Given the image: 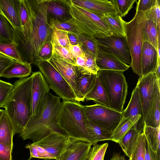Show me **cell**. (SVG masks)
<instances>
[{"mask_svg": "<svg viewBox=\"0 0 160 160\" xmlns=\"http://www.w3.org/2000/svg\"><path fill=\"white\" fill-rule=\"evenodd\" d=\"M4 110L0 109V118L2 115Z\"/></svg>", "mask_w": 160, "mask_h": 160, "instance_id": "53", "label": "cell"}, {"mask_svg": "<svg viewBox=\"0 0 160 160\" xmlns=\"http://www.w3.org/2000/svg\"><path fill=\"white\" fill-rule=\"evenodd\" d=\"M145 137L142 132L139 135L136 147L129 160H145Z\"/></svg>", "mask_w": 160, "mask_h": 160, "instance_id": "39", "label": "cell"}, {"mask_svg": "<svg viewBox=\"0 0 160 160\" xmlns=\"http://www.w3.org/2000/svg\"><path fill=\"white\" fill-rule=\"evenodd\" d=\"M52 53H55L67 62L76 66L75 59L68 49L59 45H54L52 46Z\"/></svg>", "mask_w": 160, "mask_h": 160, "instance_id": "41", "label": "cell"}, {"mask_svg": "<svg viewBox=\"0 0 160 160\" xmlns=\"http://www.w3.org/2000/svg\"><path fill=\"white\" fill-rule=\"evenodd\" d=\"M156 0H139L137 2L136 12L146 11L155 5Z\"/></svg>", "mask_w": 160, "mask_h": 160, "instance_id": "45", "label": "cell"}, {"mask_svg": "<svg viewBox=\"0 0 160 160\" xmlns=\"http://www.w3.org/2000/svg\"><path fill=\"white\" fill-rule=\"evenodd\" d=\"M68 50L75 58L78 56H85V54L79 44L75 45H70Z\"/></svg>", "mask_w": 160, "mask_h": 160, "instance_id": "49", "label": "cell"}, {"mask_svg": "<svg viewBox=\"0 0 160 160\" xmlns=\"http://www.w3.org/2000/svg\"><path fill=\"white\" fill-rule=\"evenodd\" d=\"M32 75L15 81L5 100L4 108L13 126L14 135L20 134L31 115Z\"/></svg>", "mask_w": 160, "mask_h": 160, "instance_id": "2", "label": "cell"}, {"mask_svg": "<svg viewBox=\"0 0 160 160\" xmlns=\"http://www.w3.org/2000/svg\"><path fill=\"white\" fill-rule=\"evenodd\" d=\"M148 10L144 11L142 30L145 42L152 45L157 50L158 42L160 39V28L157 24L149 18Z\"/></svg>", "mask_w": 160, "mask_h": 160, "instance_id": "21", "label": "cell"}, {"mask_svg": "<svg viewBox=\"0 0 160 160\" xmlns=\"http://www.w3.org/2000/svg\"><path fill=\"white\" fill-rule=\"evenodd\" d=\"M92 144L70 137L66 146L55 160H87Z\"/></svg>", "mask_w": 160, "mask_h": 160, "instance_id": "15", "label": "cell"}, {"mask_svg": "<svg viewBox=\"0 0 160 160\" xmlns=\"http://www.w3.org/2000/svg\"><path fill=\"white\" fill-rule=\"evenodd\" d=\"M12 84L0 79V108L4 107V104Z\"/></svg>", "mask_w": 160, "mask_h": 160, "instance_id": "43", "label": "cell"}, {"mask_svg": "<svg viewBox=\"0 0 160 160\" xmlns=\"http://www.w3.org/2000/svg\"><path fill=\"white\" fill-rule=\"evenodd\" d=\"M70 137L58 131L53 130L48 135L35 142L39 158L55 160L65 148Z\"/></svg>", "mask_w": 160, "mask_h": 160, "instance_id": "10", "label": "cell"}, {"mask_svg": "<svg viewBox=\"0 0 160 160\" xmlns=\"http://www.w3.org/2000/svg\"><path fill=\"white\" fill-rule=\"evenodd\" d=\"M110 160H127L124 156L118 153H114Z\"/></svg>", "mask_w": 160, "mask_h": 160, "instance_id": "51", "label": "cell"}, {"mask_svg": "<svg viewBox=\"0 0 160 160\" xmlns=\"http://www.w3.org/2000/svg\"><path fill=\"white\" fill-rule=\"evenodd\" d=\"M32 72L31 63L28 62H21L14 60L2 72L1 77L8 79L17 78H26Z\"/></svg>", "mask_w": 160, "mask_h": 160, "instance_id": "23", "label": "cell"}, {"mask_svg": "<svg viewBox=\"0 0 160 160\" xmlns=\"http://www.w3.org/2000/svg\"><path fill=\"white\" fill-rule=\"evenodd\" d=\"M69 0H49L47 11L48 22L54 20L65 22L72 18Z\"/></svg>", "mask_w": 160, "mask_h": 160, "instance_id": "18", "label": "cell"}, {"mask_svg": "<svg viewBox=\"0 0 160 160\" xmlns=\"http://www.w3.org/2000/svg\"><path fill=\"white\" fill-rule=\"evenodd\" d=\"M157 83L154 73H151L139 77L136 85L142 105L144 122L154 96Z\"/></svg>", "mask_w": 160, "mask_h": 160, "instance_id": "14", "label": "cell"}, {"mask_svg": "<svg viewBox=\"0 0 160 160\" xmlns=\"http://www.w3.org/2000/svg\"><path fill=\"white\" fill-rule=\"evenodd\" d=\"M31 88V116L28 122L34 121L41 112L50 88L39 71L32 73Z\"/></svg>", "mask_w": 160, "mask_h": 160, "instance_id": "11", "label": "cell"}, {"mask_svg": "<svg viewBox=\"0 0 160 160\" xmlns=\"http://www.w3.org/2000/svg\"><path fill=\"white\" fill-rule=\"evenodd\" d=\"M160 151L155 152L152 150L145 137V160H160Z\"/></svg>", "mask_w": 160, "mask_h": 160, "instance_id": "46", "label": "cell"}, {"mask_svg": "<svg viewBox=\"0 0 160 160\" xmlns=\"http://www.w3.org/2000/svg\"><path fill=\"white\" fill-rule=\"evenodd\" d=\"M97 74H83L79 72L77 79L79 92L83 102L86 95L90 91L95 82Z\"/></svg>", "mask_w": 160, "mask_h": 160, "instance_id": "30", "label": "cell"}, {"mask_svg": "<svg viewBox=\"0 0 160 160\" xmlns=\"http://www.w3.org/2000/svg\"><path fill=\"white\" fill-rule=\"evenodd\" d=\"M86 58V71L87 74H97L99 68L96 61V57L87 52H84Z\"/></svg>", "mask_w": 160, "mask_h": 160, "instance_id": "42", "label": "cell"}, {"mask_svg": "<svg viewBox=\"0 0 160 160\" xmlns=\"http://www.w3.org/2000/svg\"><path fill=\"white\" fill-rule=\"evenodd\" d=\"M160 62L158 64V65L156 70L154 73L156 76L157 80L158 82H160Z\"/></svg>", "mask_w": 160, "mask_h": 160, "instance_id": "52", "label": "cell"}, {"mask_svg": "<svg viewBox=\"0 0 160 160\" xmlns=\"http://www.w3.org/2000/svg\"><path fill=\"white\" fill-rule=\"evenodd\" d=\"M14 60L0 53V78L3 71L11 64Z\"/></svg>", "mask_w": 160, "mask_h": 160, "instance_id": "48", "label": "cell"}, {"mask_svg": "<svg viewBox=\"0 0 160 160\" xmlns=\"http://www.w3.org/2000/svg\"><path fill=\"white\" fill-rule=\"evenodd\" d=\"M52 46L51 42L47 43L41 49L36 62L48 60L52 56Z\"/></svg>", "mask_w": 160, "mask_h": 160, "instance_id": "44", "label": "cell"}, {"mask_svg": "<svg viewBox=\"0 0 160 160\" xmlns=\"http://www.w3.org/2000/svg\"><path fill=\"white\" fill-rule=\"evenodd\" d=\"M61 98L49 92L40 113L34 121L28 122L20 136L23 140L31 139L35 142L53 130L58 131L56 118L62 104Z\"/></svg>", "mask_w": 160, "mask_h": 160, "instance_id": "4", "label": "cell"}, {"mask_svg": "<svg viewBox=\"0 0 160 160\" xmlns=\"http://www.w3.org/2000/svg\"><path fill=\"white\" fill-rule=\"evenodd\" d=\"M0 53L17 61L21 62H26L22 57L14 43H0Z\"/></svg>", "mask_w": 160, "mask_h": 160, "instance_id": "35", "label": "cell"}, {"mask_svg": "<svg viewBox=\"0 0 160 160\" xmlns=\"http://www.w3.org/2000/svg\"><path fill=\"white\" fill-rule=\"evenodd\" d=\"M88 121L112 132L122 118V112L100 104L85 106Z\"/></svg>", "mask_w": 160, "mask_h": 160, "instance_id": "9", "label": "cell"}, {"mask_svg": "<svg viewBox=\"0 0 160 160\" xmlns=\"http://www.w3.org/2000/svg\"><path fill=\"white\" fill-rule=\"evenodd\" d=\"M160 83L157 81L154 96L144 121L145 125L153 128L160 126Z\"/></svg>", "mask_w": 160, "mask_h": 160, "instance_id": "22", "label": "cell"}, {"mask_svg": "<svg viewBox=\"0 0 160 160\" xmlns=\"http://www.w3.org/2000/svg\"><path fill=\"white\" fill-rule=\"evenodd\" d=\"M68 35L69 42L71 45H75L78 44L77 36L69 32H68Z\"/></svg>", "mask_w": 160, "mask_h": 160, "instance_id": "50", "label": "cell"}, {"mask_svg": "<svg viewBox=\"0 0 160 160\" xmlns=\"http://www.w3.org/2000/svg\"><path fill=\"white\" fill-rule=\"evenodd\" d=\"M62 76L72 88L76 97V101L83 102L77 84L79 73L77 66L69 63L54 53L48 60Z\"/></svg>", "mask_w": 160, "mask_h": 160, "instance_id": "13", "label": "cell"}, {"mask_svg": "<svg viewBox=\"0 0 160 160\" xmlns=\"http://www.w3.org/2000/svg\"><path fill=\"white\" fill-rule=\"evenodd\" d=\"M122 113L123 118L140 114L143 119L142 107L138 88L137 86L132 91L128 105L126 108L122 112Z\"/></svg>", "mask_w": 160, "mask_h": 160, "instance_id": "29", "label": "cell"}, {"mask_svg": "<svg viewBox=\"0 0 160 160\" xmlns=\"http://www.w3.org/2000/svg\"><path fill=\"white\" fill-rule=\"evenodd\" d=\"M85 99L87 101L92 100L97 104L110 108L106 92L97 76L95 84Z\"/></svg>", "mask_w": 160, "mask_h": 160, "instance_id": "28", "label": "cell"}, {"mask_svg": "<svg viewBox=\"0 0 160 160\" xmlns=\"http://www.w3.org/2000/svg\"><path fill=\"white\" fill-rule=\"evenodd\" d=\"M85 127L88 134L97 142L108 140L112 133L88 121L86 123Z\"/></svg>", "mask_w": 160, "mask_h": 160, "instance_id": "32", "label": "cell"}, {"mask_svg": "<svg viewBox=\"0 0 160 160\" xmlns=\"http://www.w3.org/2000/svg\"><path fill=\"white\" fill-rule=\"evenodd\" d=\"M160 62L157 50L150 43H143L141 54V67L142 76L154 73Z\"/></svg>", "mask_w": 160, "mask_h": 160, "instance_id": "19", "label": "cell"}, {"mask_svg": "<svg viewBox=\"0 0 160 160\" xmlns=\"http://www.w3.org/2000/svg\"><path fill=\"white\" fill-rule=\"evenodd\" d=\"M52 29L66 31L76 36L80 34L78 30L73 25L68 22H59L52 20L49 22Z\"/></svg>", "mask_w": 160, "mask_h": 160, "instance_id": "40", "label": "cell"}, {"mask_svg": "<svg viewBox=\"0 0 160 160\" xmlns=\"http://www.w3.org/2000/svg\"><path fill=\"white\" fill-rule=\"evenodd\" d=\"M14 35L12 26L6 19L0 15V43H14Z\"/></svg>", "mask_w": 160, "mask_h": 160, "instance_id": "33", "label": "cell"}, {"mask_svg": "<svg viewBox=\"0 0 160 160\" xmlns=\"http://www.w3.org/2000/svg\"><path fill=\"white\" fill-rule=\"evenodd\" d=\"M51 42L52 46L59 45L68 50L70 45L66 31L52 29Z\"/></svg>", "mask_w": 160, "mask_h": 160, "instance_id": "36", "label": "cell"}, {"mask_svg": "<svg viewBox=\"0 0 160 160\" xmlns=\"http://www.w3.org/2000/svg\"><path fill=\"white\" fill-rule=\"evenodd\" d=\"M13 147L0 143V160H12Z\"/></svg>", "mask_w": 160, "mask_h": 160, "instance_id": "47", "label": "cell"}, {"mask_svg": "<svg viewBox=\"0 0 160 160\" xmlns=\"http://www.w3.org/2000/svg\"><path fill=\"white\" fill-rule=\"evenodd\" d=\"M93 145L89 151L87 160H103L108 143L96 144Z\"/></svg>", "mask_w": 160, "mask_h": 160, "instance_id": "38", "label": "cell"}, {"mask_svg": "<svg viewBox=\"0 0 160 160\" xmlns=\"http://www.w3.org/2000/svg\"><path fill=\"white\" fill-rule=\"evenodd\" d=\"M97 75L106 92L110 108L122 112L128 88L123 72L99 70Z\"/></svg>", "mask_w": 160, "mask_h": 160, "instance_id": "6", "label": "cell"}, {"mask_svg": "<svg viewBox=\"0 0 160 160\" xmlns=\"http://www.w3.org/2000/svg\"><path fill=\"white\" fill-rule=\"evenodd\" d=\"M77 37L83 52H88L96 57L99 47L96 41L81 34L77 35Z\"/></svg>", "mask_w": 160, "mask_h": 160, "instance_id": "34", "label": "cell"}, {"mask_svg": "<svg viewBox=\"0 0 160 160\" xmlns=\"http://www.w3.org/2000/svg\"><path fill=\"white\" fill-rule=\"evenodd\" d=\"M49 88L63 100L76 101V97L70 85L62 76L48 60L36 62Z\"/></svg>", "mask_w": 160, "mask_h": 160, "instance_id": "8", "label": "cell"}, {"mask_svg": "<svg viewBox=\"0 0 160 160\" xmlns=\"http://www.w3.org/2000/svg\"><path fill=\"white\" fill-rule=\"evenodd\" d=\"M58 129L70 137L85 140L93 145L97 142L88 134L85 124L88 121L83 106L75 100H63L56 118Z\"/></svg>", "mask_w": 160, "mask_h": 160, "instance_id": "3", "label": "cell"}, {"mask_svg": "<svg viewBox=\"0 0 160 160\" xmlns=\"http://www.w3.org/2000/svg\"><path fill=\"white\" fill-rule=\"evenodd\" d=\"M69 0L72 3L99 16L103 14L118 15L116 9L110 0Z\"/></svg>", "mask_w": 160, "mask_h": 160, "instance_id": "17", "label": "cell"}, {"mask_svg": "<svg viewBox=\"0 0 160 160\" xmlns=\"http://www.w3.org/2000/svg\"><path fill=\"white\" fill-rule=\"evenodd\" d=\"M49 0H22L30 23L29 38L19 50L25 62L33 64L43 46L51 42L52 29L48 21L47 11Z\"/></svg>", "mask_w": 160, "mask_h": 160, "instance_id": "1", "label": "cell"}, {"mask_svg": "<svg viewBox=\"0 0 160 160\" xmlns=\"http://www.w3.org/2000/svg\"><path fill=\"white\" fill-rule=\"evenodd\" d=\"M31 158H28V159H25V160H31Z\"/></svg>", "mask_w": 160, "mask_h": 160, "instance_id": "54", "label": "cell"}, {"mask_svg": "<svg viewBox=\"0 0 160 160\" xmlns=\"http://www.w3.org/2000/svg\"><path fill=\"white\" fill-rule=\"evenodd\" d=\"M95 39L99 48L113 55L122 62L131 66V58L126 38L111 36Z\"/></svg>", "mask_w": 160, "mask_h": 160, "instance_id": "12", "label": "cell"}, {"mask_svg": "<svg viewBox=\"0 0 160 160\" xmlns=\"http://www.w3.org/2000/svg\"><path fill=\"white\" fill-rule=\"evenodd\" d=\"M141 133L134 125L118 142L122 151L129 158L136 147L139 136Z\"/></svg>", "mask_w": 160, "mask_h": 160, "instance_id": "26", "label": "cell"}, {"mask_svg": "<svg viewBox=\"0 0 160 160\" xmlns=\"http://www.w3.org/2000/svg\"><path fill=\"white\" fill-rule=\"evenodd\" d=\"M139 120L144 123L143 118L140 114L133 116H130L127 118L122 117L108 140H111L118 143L122 137Z\"/></svg>", "mask_w": 160, "mask_h": 160, "instance_id": "25", "label": "cell"}, {"mask_svg": "<svg viewBox=\"0 0 160 160\" xmlns=\"http://www.w3.org/2000/svg\"><path fill=\"white\" fill-rule=\"evenodd\" d=\"M118 12L122 18L125 17L133 8L134 3L137 0H111Z\"/></svg>", "mask_w": 160, "mask_h": 160, "instance_id": "37", "label": "cell"}, {"mask_svg": "<svg viewBox=\"0 0 160 160\" xmlns=\"http://www.w3.org/2000/svg\"><path fill=\"white\" fill-rule=\"evenodd\" d=\"M72 18L68 22L74 25L80 34L94 40L112 36L107 25L100 17L70 1Z\"/></svg>", "mask_w": 160, "mask_h": 160, "instance_id": "5", "label": "cell"}, {"mask_svg": "<svg viewBox=\"0 0 160 160\" xmlns=\"http://www.w3.org/2000/svg\"><path fill=\"white\" fill-rule=\"evenodd\" d=\"M96 61L99 70L120 71L124 72L130 67L113 55L99 48Z\"/></svg>", "mask_w": 160, "mask_h": 160, "instance_id": "20", "label": "cell"}, {"mask_svg": "<svg viewBox=\"0 0 160 160\" xmlns=\"http://www.w3.org/2000/svg\"><path fill=\"white\" fill-rule=\"evenodd\" d=\"M14 135L12 123L4 110L0 118V143L13 147Z\"/></svg>", "mask_w": 160, "mask_h": 160, "instance_id": "27", "label": "cell"}, {"mask_svg": "<svg viewBox=\"0 0 160 160\" xmlns=\"http://www.w3.org/2000/svg\"><path fill=\"white\" fill-rule=\"evenodd\" d=\"M160 126L153 128L144 124L142 132L151 148L155 152L160 151Z\"/></svg>", "mask_w": 160, "mask_h": 160, "instance_id": "31", "label": "cell"}, {"mask_svg": "<svg viewBox=\"0 0 160 160\" xmlns=\"http://www.w3.org/2000/svg\"><path fill=\"white\" fill-rule=\"evenodd\" d=\"M144 11L136 12L130 21H123L126 39L131 58V67L133 72L140 77L142 76L141 54L144 42L142 25Z\"/></svg>", "mask_w": 160, "mask_h": 160, "instance_id": "7", "label": "cell"}, {"mask_svg": "<svg viewBox=\"0 0 160 160\" xmlns=\"http://www.w3.org/2000/svg\"><path fill=\"white\" fill-rule=\"evenodd\" d=\"M108 27L112 36L126 38L123 20L118 15L103 14L100 16Z\"/></svg>", "mask_w": 160, "mask_h": 160, "instance_id": "24", "label": "cell"}, {"mask_svg": "<svg viewBox=\"0 0 160 160\" xmlns=\"http://www.w3.org/2000/svg\"><path fill=\"white\" fill-rule=\"evenodd\" d=\"M19 7L20 0H0V15L12 26L14 35L22 31Z\"/></svg>", "mask_w": 160, "mask_h": 160, "instance_id": "16", "label": "cell"}]
</instances>
